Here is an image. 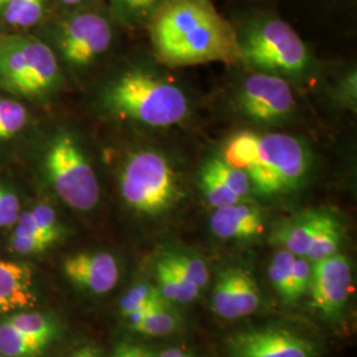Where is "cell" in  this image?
Wrapping results in <instances>:
<instances>
[{
	"mask_svg": "<svg viewBox=\"0 0 357 357\" xmlns=\"http://www.w3.org/2000/svg\"><path fill=\"white\" fill-rule=\"evenodd\" d=\"M53 0H10L3 13L1 33L29 32L48 17Z\"/></svg>",
	"mask_w": 357,
	"mask_h": 357,
	"instance_id": "cell-18",
	"label": "cell"
},
{
	"mask_svg": "<svg viewBox=\"0 0 357 357\" xmlns=\"http://www.w3.org/2000/svg\"><path fill=\"white\" fill-rule=\"evenodd\" d=\"M68 357H102V355H101L100 348H97L94 345H84Z\"/></svg>",
	"mask_w": 357,
	"mask_h": 357,
	"instance_id": "cell-35",
	"label": "cell"
},
{
	"mask_svg": "<svg viewBox=\"0 0 357 357\" xmlns=\"http://www.w3.org/2000/svg\"><path fill=\"white\" fill-rule=\"evenodd\" d=\"M180 320L178 314L171 310L168 302L153 307L137 332L147 336H166L178 330Z\"/></svg>",
	"mask_w": 357,
	"mask_h": 357,
	"instance_id": "cell-27",
	"label": "cell"
},
{
	"mask_svg": "<svg viewBox=\"0 0 357 357\" xmlns=\"http://www.w3.org/2000/svg\"><path fill=\"white\" fill-rule=\"evenodd\" d=\"M35 225L52 243H59L63 237V227L53 206L47 203H38L26 211Z\"/></svg>",
	"mask_w": 357,
	"mask_h": 357,
	"instance_id": "cell-29",
	"label": "cell"
},
{
	"mask_svg": "<svg viewBox=\"0 0 357 357\" xmlns=\"http://www.w3.org/2000/svg\"><path fill=\"white\" fill-rule=\"evenodd\" d=\"M141 357H153V354L151 351H149V349H143V352H142Z\"/></svg>",
	"mask_w": 357,
	"mask_h": 357,
	"instance_id": "cell-38",
	"label": "cell"
},
{
	"mask_svg": "<svg viewBox=\"0 0 357 357\" xmlns=\"http://www.w3.org/2000/svg\"><path fill=\"white\" fill-rule=\"evenodd\" d=\"M53 1L57 3V6H60L63 11H72V10L93 7L98 0H53Z\"/></svg>",
	"mask_w": 357,
	"mask_h": 357,
	"instance_id": "cell-33",
	"label": "cell"
},
{
	"mask_svg": "<svg viewBox=\"0 0 357 357\" xmlns=\"http://www.w3.org/2000/svg\"><path fill=\"white\" fill-rule=\"evenodd\" d=\"M158 357H192L191 355L185 354L184 351L178 349V348H169L165 352H162Z\"/></svg>",
	"mask_w": 357,
	"mask_h": 357,
	"instance_id": "cell-36",
	"label": "cell"
},
{
	"mask_svg": "<svg viewBox=\"0 0 357 357\" xmlns=\"http://www.w3.org/2000/svg\"><path fill=\"white\" fill-rule=\"evenodd\" d=\"M63 66L51 47L29 32L0 33V90L22 101L45 102L63 86Z\"/></svg>",
	"mask_w": 357,
	"mask_h": 357,
	"instance_id": "cell-5",
	"label": "cell"
},
{
	"mask_svg": "<svg viewBox=\"0 0 357 357\" xmlns=\"http://www.w3.org/2000/svg\"><path fill=\"white\" fill-rule=\"evenodd\" d=\"M261 293L253 277L243 268H228L217 278L212 310L222 319H238L257 311Z\"/></svg>",
	"mask_w": 357,
	"mask_h": 357,
	"instance_id": "cell-12",
	"label": "cell"
},
{
	"mask_svg": "<svg viewBox=\"0 0 357 357\" xmlns=\"http://www.w3.org/2000/svg\"><path fill=\"white\" fill-rule=\"evenodd\" d=\"M158 289L167 302H176V303H190L195 301L200 289L188 281L176 268H172L162 257L156 261L155 266Z\"/></svg>",
	"mask_w": 357,
	"mask_h": 357,
	"instance_id": "cell-19",
	"label": "cell"
},
{
	"mask_svg": "<svg viewBox=\"0 0 357 357\" xmlns=\"http://www.w3.org/2000/svg\"><path fill=\"white\" fill-rule=\"evenodd\" d=\"M233 26L238 41L240 60L257 72L293 78L303 76L308 70L311 54L305 41L277 13L252 10Z\"/></svg>",
	"mask_w": 357,
	"mask_h": 357,
	"instance_id": "cell-4",
	"label": "cell"
},
{
	"mask_svg": "<svg viewBox=\"0 0 357 357\" xmlns=\"http://www.w3.org/2000/svg\"><path fill=\"white\" fill-rule=\"evenodd\" d=\"M296 255L278 249L268 265V278L274 290L286 303H294L293 298V268Z\"/></svg>",
	"mask_w": 357,
	"mask_h": 357,
	"instance_id": "cell-25",
	"label": "cell"
},
{
	"mask_svg": "<svg viewBox=\"0 0 357 357\" xmlns=\"http://www.w3.org/2000/svg\"><path fill=\"white\" fill-rule=\"evenodd\" d=\"M0 357H6V356H3V355H1V354H0Z\"/></svg>",
	"mask_w": 357,
	"mask_h": 357,
	"instance_id": "cell-39",
	"label": "cell"
},
{
	"mask_svg": "<svg viewBox=\"0 0 357 357\" xmlns=\"http://www.w3.org/2000/svg\"><path fill=\"white\" fill-rule=\"evenodd\" d=\"M160 257L199 289H203L208 284L209 270L203 258L184 252H167Z\"/></svg>",
	"mask_w": 357,
	"mask_h": 357,
	"instance_id": "cell-26",
	"label": "cell"
},
{
	"mask_svg": "<svg viewBox=\"0 0 357 357\" xmlns=\"http://www.w3.org/2000/svg\"><path fill=\"white\" fill-rule=\"evenodd\" d=\"M308 293L312 306L326 318L340 317L352 293V268L344 255H335L312 264Z\"/></svg>",
	"mask_w": 357,
	"mask_h": 357,
	"instance_id": "cell-10",
	"label": "cell"
},
{
	"mask_svg": "<svg viewBox=\"0 0 357 357\" xmlns=\"http://www.w3.org/2000/svg\"><path fill=\"white\" fill-rule=\"evenodd\" d=\"M63 271L75 286L98 295L112 291L119 280L118 262L107 252L69 255L63 262Z\"/></svg>",
	"mask_w": 357,
	"mask_h": 357,
	"instance_id": "cell-13",
	"label": "cell"
},
{
	"mask_svg": "<svg viewBox=\"0 0 357 357\" xmlns=\"http://www.w3.org/2000/svg\"><path fill=\"white\" fill-rule=\"evenodd\" d=\"M146 29L155 56L168 66L240 60L234 26L212 0H165Z\"/></svg>",
	"mask_w": 357,
	"mask_h": 357,
	"instance_id": "cell-1",
	"label": "cell"
},
{
	"mask_svg": "<svg viewBox=\"0 0 357 357\" xmlns=\"http://www.w3.org/2000/svg\"><path fill=\"white\" fill-rule=\"evenodd\" d=\"M28 123L29 110L24 101L8 94H0V143L20 137Z\"/></svg>",
	"mask_w": 357,
	"mask_h": 357,
	"instance_id": "cell-21",
	"label": "cell"
},
{
	"mask_svg": "<svg viewBox=\"0 0 357 357\" xmlns=\"http://www.w3.org/2000/svg\"><path fill=\"white\" fill-rule=\"evenodd\" d=\"M20 213L22 204L17 193L0 181V229L13 228Z\"/></svg>",
	"mask_w": 357,
	"mask_h": 357,
	"instance_id": "cell-30",
	"label": "cell"
},
{
	"mask_svg": "<svg viewBox=\"0 0 357 357\" xmlns=\"http://www.w3.org/2000/svg\"><path fill=\"white\" fill-rule=\"evenodd\" d=\"M10 0H0V33H1V22H3V13L6 11V7L8 6Z\"/></svg>",
	"mask_w": 357,
	"mask_h": 357,
	"instance_id": "cell-37",
	"label": "cell"
},
{
	"mask_svg": "<svg viewBox=\"0 0 357 357\" xmlns=\"http://www.w3.org/2000/svg\"><path fill=\"white\" fill-rule=\"evenodd\" d=\"M209 228L221 240H250L265 230L262 211L249 202L216 208L209 218Z\"/></svg>",
	"mask_w": 357,
	"mask_h": 357,
	"instance_id": "cell-15",
	"label": "cell"
},
{
	"mask_svg": "<svg viewBox=\"0 0 357 357\" xmlns=\"http://www.w3.org/2000/svg\"><path fill=\"white\" fill-rule=\"evenodd\" d=\"M8 248L13 253L16 255H36L47 252L52 246L45 240L38 238L36 236L13 230L8 240Z\"/></svg>",
	"mask_w": 357,
	"mask_h": 357,
	"instance_id": "cell-31",
	"label": "cell"
},
{
	"mask_svg": "<svg viewBox=\"0 0 357 357\" xmlns=\"http://www.w3.org/2000/svg\"><path fill=\"white\" fill-rule=\"evenodd\" d=\"M48 344L15 330L6 320L0 323V354L6 357H40Z\"/></svg>",
	"mask_w": 357,
	"mask_h": 357,
	"instance_id": "cell-22",
	"label": "cell"
},
{
	"mask_svg": "<svg viewBox=\"0 0 357 357\" xmlns=\"http://www.w3.org/2000/svg\"><path fill=\"white\" fill-rule=\"evenodd\" d=\"M36 302L32 268L0 257V315L31 308Z\"/></svg>",
	"mask_w": 357,
	"mask_h": 357,
	"instance_id": "cell-16",
	"label": "cell"
},
{
	"mask_svg": "<svg viewBox=\"0 0 357 357\" xmlns=\"http://www.w3.org/2000/svg\"><path fill=\"white\" fill-rule=\"evenodd\" d=\"M105 112L147 128H171L190 113L185 93L175 84L142 68L110 81L101 94Z\"/></svg>",
	"mask_w": 357,
	"mask_h": 357,
	"instance_id": "cell-3",
	"label": "cell"
},
{
	"mask_svg": "<svg viewBox=\"0 0 357 357\" xmlns=\"http://www.w3.org/2000/svg\"><path fill=\"white\" fill-rule=\"evenodd\" d=\"M231 357H314L315 345L295 332L265 327L234 335L228 343Z\"/></svg>",
	"mask_w": 357,
	"mask_h": 357,
	"instance_id": "cell-11",
	"label": "cell"
},
{
	"mask_svg": "<svg viewBox=\"0 0 357 357\" xmlns=\"http://www.w3.org/2000/svg\"><path fill=\"white\" fill-rule=\"evenodd\" d=\"M199 185L206 203L215 209L243 202L252 191L246 174L229 166L220 156L205 162L199 174Z\"/></svg>",
	"mask_w": 357,
	"mask_h": 357,
	"instance_id": "cell-14",
	"label": "cell"
},
{
	"mask_svg": "<svg viewBox=\"0 0 357 357\" xmlns=\"http://www.w3.org/2000/svg\"><path fill=\"white\" fill-rule=\"evenodd\" d=\"M327 215L324 211H308L286 220L274 231L273 243L293 255L306 257Z\"/></svg>",
	"mask_w": 357,
	"mask_h": 357,
	"instance_id": "cell-17",
	"label": "cell"
},
{
	"mask_svg": "<svg viewBox=\"0 0 357 357\" xmlns=\"http://www.w3.org/2000/svg\"><path fill=\"white\" fill-rule=\"evenodd\" d=\"M41 168L52 191L72 209L89 212L101 199L100 180L82 144L70 131H57L47 143Z\"/></svg>",
	"mask_w": 357,
	"mask_h": 357,
	"instance_id": "cell-7",
	"label": "cell"
},
{
	"mask_svg": "<svg viewBox=\"0 0 357 357\" xmlns=\"http://www.w3.org/2000/svg\"><path fill=\"white\" fill-rule=\"evenodd\" d=\"M343 241V228L339 220L331 213H328L319 231L317 233L314 241L311 243L307 258L314 264L328 258L331 255H337L340 245Z\"/></svg>",
	"mask_w": 357,
	"mask_h": 357,
	"instance_id": "cell-24",
	"label": "cell"
},
{
	"mask_svg": "<svg viewBox=\"0 0 357 357\" xmlns=\"http://www.w3.org/2000/svg\"><path fill=\"white\" fill-rule=\"evenodd\" d=\"M143 349L144 348L139 345L123 343L115 348L114 354L112 357H141Z\"/></svg>",
	"mask_w": 357,
	"mask_h": 357,
	"instance_id": "cell-34",
	"label": "cell"
},
{
	"mask_svg": "<svg viewBox=\"0 0 357 357\" xmlns=\"http://www.w3.org/2000/svg\"><path fill=\"white\" fill-rule=\"evenodd\" d=\"M114 20L96 6L63 11L38 26L43 38L56 53L60 64L73 70L89 68L114 41Z\"/></svg>",
	"mask_w": 357,
	"mask_h": 357,
	"instance_id": "cell-6",
	"label": "cell"
},
{
	"mask_svg": "<svg viewBox=\"0 0 357 357\" xmlns=\"http://www.w3.org/2000/svg\"><path fill=\"white\" fill-rule=\"evenodd\" d=\"M6 321L15 330L48 345L51 344L59 331L56 321L43 312L23 311L7 318Z\"/></svg>",
	"mask_w": 357,
	"mask_h": 357,
	"instance_id": "cell-23",
	"label": "cell"
},
{
	"mask_svg": "<svg viewBox=\"0 0 357 357\" xmlns=\"http://www.w3.org/2000/svg\"><path fill=\"white\" fill-rule=\"evenodd\" d=\"M312 278V262L302 255H296L293 268L294 302L301 299L310 290Z\"/></svg>",
	"mask_w": 357,
	"mask_h": 357,
	"instance_id": "cell-32",
	"label": "cell"
},
{
	"mask_svg": "<svg viewBox=\"0 0 357 357\" xmlns=\"http://www.w3.org/2000/svg\"><path fill=\"white\" fill-rule=\"evenodd\" d=\"M237 103L246 118L262 125H277L293 114L295 98L286 78L255 72L243 78Z\"/></svg>",
	"mask_w": 357,
	"mask_h": 357,
	"instance_id": "cell-9",
	"label": "cell"
},
{
	"mask_svg": "<svg viewBox=\"0 0 357 357\" xmlns=\"http://www.w3.org/2000/svg\"><path fill=\"white\" fill-rule=\"evenodd\" d=\"M165 0H107V13L115 24L128 28L147 26Z\"/></svg>",
	"mask_w": 357,
	"mask_h": 357,
	"instance_id": "cell-20",
	"label": "cell"
},
{
	"mask_svg": "<svg viewBox=\"0 0 357 357\" xmlns=\"http://www.w3.org/2000/svg\"><path fill=\"white\" fill-rule=\"evenodd\" d=\"M119 192L131 211L146 216L165 213L181 196L175 168L155 150L128 155L119 172Z\"/></svg>",
	"mask_w": 357,
	"mask_h": 357,
	"instance_id": "cell-8",
	"label": "cell"
},
{
	"mask_svg": "<svg viewBox=\"0 0 357 357\" xmlns=\"http://www.w3.org/2000/svg\"><path fill=\"white\" fill-rule=\"evenodd\" d=\"M165 301L166 299L163 298V295L160 294L156 286L142 282L135 284L134 287H131L128 293L125 294V296L121 301L119 308H121L122 317L126 318L137 310H141L158 302H165Z\"/></svg>",
	"mask_w": 357,
	"mask_h": 357,
	"instance_id": "cell-28",
	"label": "cell"
},
{
	"mask_svg": "<svg viewBox=\"0 0 357 357\" xmlns=\"http://www.w3.org/2000/svg\"><path fill=\"white\" fill-rule=\"evenodd\" d=\"M222 158L229 166L245 172L252 188L264 196L296 188L311 167V153L306 144L280 132H236L225 143Z\"/></svg>",
	"mask_w": 357,
	"mask_h": 357,
	"instance_id": "cell-2",
	"label": "cell"
}]
</instances>
